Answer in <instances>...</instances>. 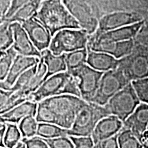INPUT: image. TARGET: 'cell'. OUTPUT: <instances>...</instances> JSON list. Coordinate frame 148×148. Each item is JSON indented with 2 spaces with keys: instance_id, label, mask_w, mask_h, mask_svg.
Wrapping results in <instances>:
<instances>
[{
  "instance_id": "1",
  "label": "cell",
  "mask_w": 148,
  "mask_h": 148,
  "mask_svg": "<svg viewBox=\"0 0 148 148\" xmlns=\"http://www.w3.org/2000/svg\"><path fill=\"white\" fill-rule=\"evenodd\" d=\"M35 18L51 33L52 37L64 29H80V24L67 10L62 0H44Z\"/></svg>"
},
{
  "instance_id": "2",
  "label": "cell",
  "mask_w": 148,
  "mask_h": 148,
  "mask_svg": "<svg viewBox=\"0 0 148 148\" xmlns=\"http://www.w3.org/2000/svg\"><path fill=\"white\" fill-rule=\"evenodd\" d=\"M60 95H71L81 98L76 78L67 71L48 77L36 91L29 96L27 100L38 103L47 98Z\"/></svg>"
},
{
  "instance_id": "3",
  "label": "cell",
  "mask_w": 148,
  "mask_h": 148,
  "mask_svg": "<svg viewBox=\"0 0 148 148\" xmlns=\"http://www.w3.org/2000/svg\"><path fill=\"white\" fill-rule=\"evenodd\" d=\"M110 115L104 106L90 101L82 100L77 108L75 121L71 128L67 130L68 136H91L99 121Z\"/></svg>"
},
{
  "instance_id": "4",
  "label": "cell",
  "mask_w": 148,
  "mask_h": 148,
  "mask_svg": "<svg viewBox=\"0 0 148 148\" xmlns=\"http://www.w3.org/2000/svg\"><path fill=\"white\" fill-rule=\"evenodd\" d=\"M82 98L71 95H60L42 101L51 109L57 119V125L66 130L71 128Z\"/></svg>"
},
{
  "instance_id": "5",
  "label": "cell",
  "mask_w": 148,
  "mask_h": 148,
  "mask_svg": "<svg viewBox=\"0 0 148 148\" xmlns=\"http://www.w3.org/2000/svg\"><path fill=\"white\" fill-rule=\"evenodd\" d=\"M89 38L81 29H64L52 37L49 49L54 55H62L87 47Z\"/></svg>"
},
{
  "instance_id": "6",
  "label": "cell",
  "mask_w": 148,
  "mask_h": 148,
  "mask_svg": "<svg viewBox=\"0 0 148 148\" xmlns=\"http://www.w3.org/2000/svg\"><path fill=\"white\" fill-rule=\"evenodd\" d=\"M118 68L130 82L148 77V48L135 42L132 53L120 59Z\"/></svg>"
},
{
  "instance_id": "7",
  "label": "cell",
  "mask_w": 148,
  "mask_h": 148,
  "mask_svg": "<svg viewBox=\"0 0 148 148\" xmlns=\"http://www.w3.org/2000/svg\"><path fill=\"white\" fill-rule=\"evenodd\" d=\"M141 103L132 82L114 95L105 106L110 115L117 116L124 122Z\"/></svg>"
},
{
  "instance_id": "8",
  "label": "cell",
  "mask_w": 148,
  "mask_h": 148,
  "mask_svg": "<svg viewBox=\"0 0 148 148\" xmlns=\"http://www.w3.org/2000/svg\"><path fill=\"white\" fill-rule=\"evenodd\" d=\"M130 83L119 68L105 72L101 77L97 91L90 102L105 106L111 98Z\"/></svg>"
},
{
  "instance_id": "9",
  "label": "cell",
  "mask_w": 148,
  "mask_h": 148,
  "mask_svg": "<svg viewBox=\"0 0 148 148\" xmlns=\"http://www.w3.org/2000/svg\"><path fill=\"white\" fill-rule=\"evenodd\" d=\"M103 72L93 69L86 64L71 74L77 81L81 98L90 101L95 95Z\"/></svg>"
},
{
  "instance_id": "10",
  "label": "cell",
  "mask_w": 148,
  "mask_h": 148,
  "mask_svg": "<svg viewBox=\"0 0 148 148\" xmlns=\"http://www.w3.org/2000/svg\"><path fill=\"white\" fill-rule=\"evenodd\" d=\"M143 20V17L140 14L133 12L118 11L105 14L99 20L98 28L93 37H97L106 32L132 25Z\"/></svg>"
},
{
  "instance_id": "11",
  "label": "cell",
  "mask_w": 148,
  "mask_h": 148,
  "mask_svg": "<svg viewBox=\"0 0 148 148\" xmlns=\"http://www.w3.org/2000/svg\"><path fill=\"white\" fill-rule=\"evenodd\" d=\"M88 46L92 51L108 53L120 60L132 53L135 46V41L134 39H132L125 41L112 42L90 38Z\"/></svg>"
},
{
  "instance_id": "12",
  "label": "cell",
  "mask_w": 148,
  "mask_h": 148,
  "mask_svg": "<svg viewBox=\"0 0 148 148\" xmlns=\"http://www.w3.org/2000/svg\"><path fill=\"white\" fill-rule=\"evenodd\" d=\"M32 43L38 51L42 52L49 49L52 39L49 31L36 18L32 17L21 23Z\"/></svg>"
},
{
  "instance_id": "13",
  "label": "cell",
  "mask_w": 148,
  "mask_h": 148,
  "mask_svg": "<svg viewBox=\"0 0 148 148\" xmlns=\"http://www.w3.org/2000/svg\"><path fill=\"white\" fill-rule=\"evenodd\" d=\"M40 59L37 57L25 56L17 54L8 76L4 81L0 83L1 89L10 90L15 84L18 77L25 73L27 70L39 63Z\"/></svg>"
},
{
  "instance_id": "14",
  "label": "cell",
  "mask_w": 148,
  "mask_h": 148,
  "mask_svg": "<svg viewBox=\"0 0 148 148\" xmlns=\"http://www.w3.org/2000/svg\"><path fill=\"white\" fill-rule=\"evenodd\" d=\"M14 32V44L12 47L18 54L41 58V52L36 49L32 40L22 27L21 23L18 22L11 23Z\"/></svg>"
},
{
  "instance_id": "15",
  "label": "cell",
  "mask_w": 148,
  "mask_h": 148,
  "mask_svg": "<svg viewBox=\"0 0 148 148\" xmlns=\"http://www.w3.org/2000/svg\"><path fill=\"white\" fill-rule=\"evenodd\" d=\"M123 122L117 116L109 115L99 121L92 133L91 138L95 145L115 136L123 129Z\"/></svg>"
},
{
  "instance_id": "16",
  "label": "cell",
  "mask_w": 148,
  "mask_h": 148,
  "mask_svg": "<svg viewBox=\"0 0 148 148\" xmlns=\"http://www.w3.org/2000/svg\"><path fill=\"white\" fill-rule=\"evenodd\" d=\"M148 126V104L140 103L134 112L123 122V128L128 129L141 141Z\"/></svg>"
},
{
  "instance_id": "17",
  "label": "cell",
  "mask_w": 148,
  "mask_h": 148,
  "mask_svg": "<svg viewBox=\"0 0 148 148\" xmlns=\"http://www.w3.org/2000/svg\"><path fill=\"white\" fill-rule=\"evenodd\" d=\"M144 23L142 21L138 23L120 27L114 30L110 31L97 37L92 36L91 38L95 40H106L112 42H121L134 39L141 29Z\"/></svg>"
},
{
  "instance_id": "18",
  "label": "cell",
  "mask_w": 148,
  "mask_h": 148,
  "mask_svg": "<svg viewBox=\"0 0 148 148\" xmlns=\"http://www.w3.org/2000/svg\"><path fill=\"white\" fill-rule=\"evenodd\" d=\"M38 103L29 100L24 101L12 110L1 114V121L6 123H19L27 116H36Z\"/></svg>"
},
{
  "instance_id": "19",
  "label": "cell",
  "mask_w": 148,
  "mask_h": 148,
  "mask_svg": "<svg viewBox=\"0 0 148 148\" xmlns=\"http://www.w3.org/2000/svg\"><path fill=\"white\" fill-rule=\"evenodd\" d=\"M88 58L86 64L93 69L105 72L117 69L119 60L108 53L92 51L87 46Z\"/></svg>"
},
{
  "instance_id": "20",
  "label": "cell",
  "mask_w": 148,
  "mask_h": 148,
  "mask_svg": "<svg viewBox=\"0 0 148 148\" xmlns=\"http://www.w3.org/2000/svg\"><path fill=\"white\" fill-rule=\"evenodd\" d=\"M47 66L46 79L56 74L66 71V53L62 55H54L49 49L41 52V58Z\"/></svg>"
},
{
  "instance_id": "21",
  "label": "cell",
  "mask_w": 148,
  "mask_h": 148,
  "mask_svg": "<svg viewBox=\"0 0 148 148\" xmlns=\"http://www.w3.org/2000/svg\"><path fill=\"white\" fill-rule=\"evenodd\" d=\"M88 49H85L66 53V71L72 74L82 66L85 65L87 62Z\"/></svg>"
},
{
  "instance_id": "22",
  "label": "cell",
  "mask_w": 148,
  "mask_h": 148,
  "mask_svg": "<svg viewBox=\"0 0 148 148\" xmlns=\"http://www.w3.org/2000/svg\"><path fill=\"white\" fill-rule=\"evenodd\" d=\"M41 3V0H31L27 4L22 7L12 18L5 21L10 23H14V22H18L20 23H23L36 15Z\"/></svg>"
},
{
  "instance_id": "23",
  "label": "cell",
  "mask_w": 148,
  "mask_h": 148,
  "mask_svg": "<svg viewBox=\"0 0 148 148\" xmlns=\"http://www.w3.org/2000/svg\"><path fill=\"white\" fill-rule=\"evenodd\" d=\"M63 136H68L67 130L51 123H38L36 133L37 137L48 139Z\"/></svg>"
},
{
  "instance_id": "24",
  "label": "cell",
  "mask_w": 148,
  "mask_h": 148,
  "mask_svg": "<svg viewBox=\"0 0 148 148\" xmlns=\"http://www.w3.org/2000/svg\"><path fill=\"white\" fill-rule=\"evenodd\" d=\"M17 52L13 47L5 51H1L0 57V80L1 82L4 81L8 76L9 71L12 67L14 60L17 56Z\"/></svg>"
},
{
  "instance_id": "25",
  "label": "cell",
  "mask_w": 148,
  "mask_h": 148,
  "mask_svg": "<svg viewBox=\"0 0 148 148\" xmlns=\"http://www.w3.org/2000/svg\"><path fill=\"white\" fill-rule=\"evenodd\" d=\"M119 148H143V143L132 131L123 128L118 135Z\"/></svg>"
},
{
  "instance_id": "26",
  "label": "cell",
  "mask_w": 148,
  "mask_h": 148,
  "mask_svg": "<svg viewBox=\"0 0 148 148\" xmlns=\"http://www.w3.org/2000/svg\"><path fill=\"white\" fill-rule=\"evenodd\" d=\"M14 44V32L11 23L3 21L0 25V50L5 51Z\"/></svg>"
},
{
  "instance_id": "27",
  "label": "cell",
  "mask_w": 148,
  "mask_h": 148,
  "mask_svg": "<svg viewBox=\"0 0 148 148\" xmlns=\"http://www.w3.org/2000/svg\"><path fill=\"white\" fill-rule=\"evenodd\" d=\"M7 129L4 137L5 148H14L21 142L22 134L18 125L15 123H6Z\"/></svg>"
},
{
  "instance_id": "28",
  "label": "cell",
  "mask_w": 148,
  "mask_h": 148,
  "mask_svg": "<svg viewBox=\"0 0 148 148\" xmlns=\"http://www.w3.org/2000/svg\"><path fill=\"white\" fill-rule=\"evenodd\" d=\"M38 123L34 116H27L18 123L23 138H31L36 136Z\"/></svg>"
},
{
  "instance_id": "29",
  "label": "cell",
  "mask_w": 148,
  "mask_h": 148,
  "mask_svg": "<svg viewBox=\"0 0 148 148\" xmlns=\"http://www.w3.org/2000/svg\"><path fill=\"white\" fill-rule=\"evenodd\" d=\"M36 118L37 122L43 123H51L57 125V119L55 114L49 106L42 101L38 103Z\"/></svg>"
},
{
  "instance_id": "30",
  "label": "cell",
  "mask_w": 148,
  "mask_h": 148,
  "mask_svg": "<svg viewBox=\"0 0 148 148\" xmlns=\"http://www.w3.org/2000/svg\"><path fill=\"white\" fill-rule=\"evenodd\" d=\"M38 64L31 67L30 69L27 70L25 73H23L22 75H20L17 79V80H16V82H15V84H14V86H12V88L10 90V91L13 92L17 91V90H21L24 86H26L27 83L29 82V80L36 74L37 69H38Z\"/></svg>"
},
{
  "instance_id": "31",
  "label": "cell",
  "mask_w": 148,
  "mask_h": 148,
  "mask_svg": "<svg viewBox=\"0 0 148 148\" xmlns=\"http://www.w3.org/2000/svg\"><path fill=\"white\" fill-rule=\"evenodd\" d=\"M132 84L140 102L148 104V77L133 81Z\"/></svg>"
},
{
  "instance_id": "32",
  "label": "cell",
  "mask_w": 148,
  "mask_h": 148,
  "mask_svg": "<svg viewBox=\"0 0 148 148\" xmlns=\"http://www.w3.org/2000/svg\"><path fill=\"white\" fill-rule=\"evenodd\" d=\"M49 148H74V145L67 136H60V137L53 138H42Z\"/></svg>"
},
{
  "instance_id": "33",
  "label": "cell",
  "mask_w": 148,
  "mask_h": 148,
  "mask_svg": "<svg viewBox=\"0 0 148 148\" xmlns=\"http://www.w3.org/2000/svg\"><path fill=\"white\" fill-rule=\"evenodd\" d=\"M31 0H12L10 5L3 17V21L10 19L12 18L22 7L27 4Z\"/></svg>"
},
{
  "instance_id": "34",
  "label": "cell",
  "mask_w": 148,
  "mask_h": 148,
  "mask_svg": "<svg viewBox=\"0 0 148 148\" xmlns=\"http://www.w3.org/2000/svg\"><path fill=\"white\" fill-rule=\"evenodd\" d=\"M69 136L73 142L74 148H95V145L91 136H87V137Z\"/></svg>"
},
{
  "instance_id": "35",
  "label": "cell",
  "mask_w": 148,
  "mask_h": 148,
  "mask_svg": "<svg viewBox=\"0 0 148 148\" xmlns=\"http://www.w3.org/2000/svg\"><path fill=\"white\" fill-rule=\"evenodd\" d=\"M22 141L25 143L26 148H49L45 140L37 136L31 138H23Z\"/></svg>"
},
{
  "instance_id": "36",
  "label": "cell",
  "mask_w": 148,
  "mask_h": 148,
  "mask_svg": "<svg viewBox=\"0 0 148 148\" xmlns=\"http://www.w3.org/2000/svg\"><path fill=\"white\" fill-rule=\"evenodd\" d=\"M118 135L119 134L99 142L95 145V148H119Z\"/></svg>"
},
{
  "instance_id": "37",
  "label": "cell",
  "mask_w": 148,
  "mask_h": 148,
  "mask_svg": "<svg viewBox=\"0 0 148 148\" xmlns=\"http://www.w3.org/2000/svg\"><path fill=\"white\" fill-rule=\"evenodd\" d=\"M136 42L141 44L142 45L145 46L148 48V32L147 31H144L140 29L139 33H138L136 38H134Z\"/></svg>"
},
{
  "instance_id": "38",
  "label": "cell",
  "mask_w": 148,
  "mask_h": 148,
  "mask_svg": "<svg viewBox=\"0 0 148 148\" xmlns=\"http://www.w3.org/2000/svg\"><path fill=\"white\" fill-rule=\"evenodd\" d=\"M12 94V92L10 90H0V108L5 106Z\"/></svg>"
},
{
  "instance_id": "39",
  "label": "cell",
  "mask_w": 148,
  "mask_h": 148,
  "mask_svg": "<svg viewBox=\"0 0 148 148\" xmlns=\"http://www.w3.org/2000/svg\"><path fill=\"white\" fill-rule=\"evenodd\" d=\"M7 129V125L6 123L1 121L0 123V141H1V148H5L4 145V137L5 132H6Z\"/></svg>"
},
{
  "instance_id": "40",
  "label": "cell",
  "mask_w": 148,
  "mask_h": 148,
  "mask_svg": "<svg viewBox=\"0 0 148 148\" xmlns=\"http://www.w3.org/2000/svg\"><path fill=\"white\" fill-rule=\"evenodd\" d=\"M141 143L143 144H148V130L143 133L141 138Z\"/></svg>"
},
{
  "instance_id": "41",
  "label": "cell",
  "mask_w": 148,
  "mask_h": 148,
  "mask_svg": "<svg viewBox=\"0 0 148 148\" xmlns=\"http://www.w3.org/2000/svg\"><path fill=\"white\" fill-rule=\"evenodd\" d=\"M143 21H144V23L141 29L142 30L147 31L148 32V17L146 18V19H144Z\"/></svg>"
},
{
  "instance_id": "42",
  "label": "cell",
  "mask_w": 148,
  "mask_h": 148,
  "mask_svg": "<svg viewBox=\"0 0 148 148\" xmlns=\"http://www.w3.org/2000/svg\"><path fill=\"white\" fill-rule=\"evenodd\" d=\"M14 148H26V146H25V143H24L21 140V141L20 142V143H18V145H16Z\"/></svg>"
},
{
  "instance_id": "43",
  "label": "cell",
  "mask_w": 148,
  "mask_h": 148,
  "mask_svg": "<svg viewBox=\"0 0 148 148\" xmlns=\"http://www.w3.org/2000/svg\"><path fill=\"white\" fill-rule=\"evenodd\" d=\"M143 148H148V144H143Z\"/></svg>"
},
{
  "instance_id": "44",
  "label": "cell",
  "mask_w": 148,
  "mask_h": 148,
  "mask_svg": "<svg viewBox=\"0 0 148 148\" xmlns=\"http://www.w3.org/2000/svg\"><path fill=\"white\" fill-rule=\"evenodd\" d=\"M147 130H148V126H147Z\"/></svg>"
}]
</instances>
